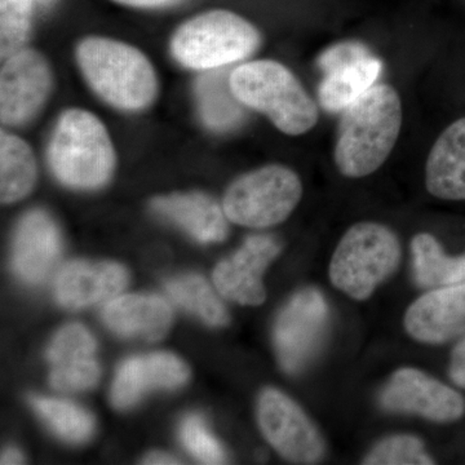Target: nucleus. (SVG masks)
<instances>
[{
    "instance_id": "obj_33",
    "label": "nucleus",
    "mask_w": 465,
    "mask_h": 465,
    "mask_svg": "<svg viewBox=\"0 0 465 465\" xmlns=\"http://www.w3.org/2000/svg\"><path fill=\"white\" fill-rule=\"evenodd\" d=\"M145 464H180L177 459L170 457V455L163 454V452H153L148 455L143 460Z\"/></svg>"
},
{
    "instance_id": "obj_11",
    "label": "nucleus",
    "mask_w": 465,
    "mask_h": 465,
    "mask_svg": "<svg viewBox=\"0 0 465 465\" xmlns=\"http://www.w3.org/2000/svg\"><path fill=\"white\" fill-rule=\"evenodd\" d=\"M52 73L35 50L7 57L0 73V116L5 124H23L42 108L50 94Z\"/></svg>"
},
{
    "instance_id": "obj_14",
    "label": "nucleus",
    "mask_w": 465,
    "mask_h": 465,
    "mask_svg": "<svg viewBox=\"0 0 465 465\" xmlns=\"http://www.w3.org/2000/svg\"><path fill=\"white\" fill-rule=\"evenodd\" d=\"M96 341L81 324H69L58 331L48 349L52 363L50 382L61 391L91 390L100 379L94 358Z\"/></svg>"
},
{
    "instance_id": "obj_19",
    "label": "nucleus",
    "mask_w": 465,
    "mask_h": 465,
    "mask_svg": "<svg viewBox=\"0 0 465 465\" xmlns=\"http://www.w3.org/2000/svg\"><path fill=\"white\" fill-rule=\"evenodd\" d=\"M425 185L440 200L465 201V116L434 143L425 166Z\"/></svg>"
},
{
    "instance_id": "obj_24",
    "label": "nucleus",
    "mask_w": 465,
    "mask_h": 465,
    "mask_svg": "<svg viewBox=\"0 0 465 465\" xmlns=\"http://www.w3.org/2000/svg\"><path fill=\"white\" fill-rule=\"evenodd\" d=\"M36 182L33 150L20 137L0 134V197L3 203L23 200Z\"/></svg>"
},
{
    "instance_id": "obj_29",
    "label": "nucleus",
    "mask_w": 465,
    "mask_h": 465,
    "mask_svg": "<svg viewBox=\"0 0 465 465\" xmlns=\"http://www.w3.org/2000/svg\"><path fill=\"white\" fill-rule=\"evenodd\" d=\"M180 437H182L183 446L201 463H225L224 450L217 442L215 437L208 432L206 425L198 416H188L183 421Z\"/></svg>"
},
{
    "instance_id": "obj_22",
    "label": "nucleus",
    "mask_w": 465,
    "mask_h": 465,
    "mask_svg": "<svg viewBox=\"0 0 465 465\" xmlns=\"http://www.w3.org/2000/svg\"><path fill=\"white\" fill-rule=\"evenodd\" d=\"M231 74L223 67L211 69L195 84L202 119L213 130H232L243 121L242 104L232 91Z\"/></svg>"
},
{
    "instance_id": "obj_28",
    "label": "nucleus",
    "mask_w": 465,
    "mask_h": 465,
    "mask_svg": "<svg viewBox=\"0 0 465 465\" xmlns=\"http://www.w3.org/2000/svg\"><path fill=\"white\" fill-rule=\"evenodd\" d=\"M369 465H430L433 459L425 452L423 440L410 434L381 440L363 460Z\"/></svg>"
},
{
    "instance_id": "obj_8",
    "label": "nucleus",
    "mask_w": 465,
    "mask_h": 465,
    "mask_svg": "<svg viewBox=\"0 0 465 465\" xmlns=\"http://www.w3.org/2000/svg\"><path fill=\"white\" fill-rule=\"evenodd\" d=\"M329 323V307L322 293L304 289L290 299L274 326L278 361L287 374H296L317 353Z\"/></svg>"
},
{
    "instance_id": "obj_23",
    "label": "nucleus",
    "mask_w": 465,
    "mask_h": 465,
    "mask_svg": "<svg viewBox=\"0 0 465 465\" xmlns=\"http://www.w3.org/2000/svg\"><path fill=\"white\" fill-rule=\"evenodd\" d=\"M416 283L423 289H440L465 282V253L450 258L439 241L428 232L415 235L411 243Z\"/></svg>"
},
{
    "instance_id": "obj_15",
    "label": "nucleus",
    "mask_w": 465,
    "mask_h": 465,
    "mask_svg": "<svg viewBox=\"0 0 465 465\" xmlns=\"http://www.w3.org/2000/svg\"><path fill=\"white\" fill-rule=\"evenodd\" d=\"M128 272L113 262H72L61 269L54 295L63 307L82 309L114 299L125 289Z\"/></svg>"
},
{
    "instance_id": "obj_18",
    "label": "nucleus",
    "mask_w": 465,
    "mask_h": 465,
    "mask_svg": "<svg viewBox=\"0 0 465 465\" xmlns=\"http://www.w3.org/2000/svg\"><path fill=\"white\" fill-rule=\"evenodd\" d=\"M173 309L155 295L115 296L103 311V320L112 331L127 338L158 341L170 331Z\"/></svg>"
},
{
    "instance_id": "obj_25",
    "label": "nucleus",
    "mask_w": 465,
    "mask_h": 465,
    "mask_svg": "<svg viewBox=\"0 0 465 465\" xmlns=\"http://www.w3.org/2000/svg\"><path fill=\"white\" fill-rule=\"evenodd\" d=\"M166 289L176 304L200 317L207 324L222 327L229 322L225 305L200 275L174 278L166 284Z\"/></svg>"
},
{
    "instance_id": "obj_30",
    "label": "nucleus",
    "mask_w": 465,
    "mask_h": 465,
    "mask_svg": "<svg viewBox=\"0 0 465 465\" xmlns=\"http://www.w3.org/2000/svg\"><path fill=\"white\" fill-rule=\"evenodd\" d=\"M369 56H372L371 52L362 43L342 42L327 48L321 54L320 58H318V67L326 75L329 73L341 69V67L347 66L349 64L356 63V61Z\"/></svg>"
},
{
    "instance_id": "obj_3",
    "label": "nucleus",
    "mask_w": 465,
    "mask_h": 465,
    "mask_svg": "<svg viewBox=\"0 0 465 465\" xmlns=\"http://www.w3.org/2000/svg\"><path fill=\"white\" fill-rule=\"evenodd\" d=\"M232 94L242 105L258 110L290 136L309 133L318 122V109L299 79L282 64L258 60L235 67Z\"/></svg>"
},
{
    "instance_id": "obj_9",
    "label": "nucleus",
    "mask_w": 465,
    "mask_h": 465,
    "mask_svg": "<svg viewBox=\"0 0 465 465\" xmlns=\"http://www.w3.org/2000/svg\"><path fill=\"white\" fill-rule=\"evenodd\" d=\"M260 428L281 457L299 464H314L324 455V440L314 424L290 397L268 388L260 394Z\"/></svg>"
},
{
    "instance_id": "obj_4",
    "label": "nucleus",
    "mask_w": 465,
    "mask_h": 465,
    "mask_svg": "<svg viewBox=\"0 0 465 465\" xmlns=\"http://www.w3.org/2000/svg\"><path fill=\"white\" fill-rule=\"evenodd\" d=\"M52 173L64 185L97 189L105 185L115 167V152L108 131L92 113L70 109L58 119L48 146Z\"/></svg>"
},
{
    "instance_id": "obj_26",
    "label": "nucleus",
    "mask_w": 465,
    "mask_h": 465,
    "mask_svg": "<svg viewBox=\"0 0 465 465\" xmlns=\"http://www.w3.org/2000/svg\"><path fill=\"white\" fill-rule=\"evenodd\" d=\"M30 401L35 411L61 439L79 443L90 440L94 434V418L81 407L45 397H32Z\"/></svg>"
},
{
    "instance_id": "obj_16",
    "label": "nucleus",
    "mask_w": 465,
    "mask_h": 465,
    "mask_svg": "<svg viewBox=\"0 0 465 465\" xmlns=\"http://www.w3.org/2000/svg\"><path fill=\"white\" fill-rule=\"evenodd\" d=\"M61 247L56 223L45 211H32L21 219L15 235V272L27 283L43 282L60 260Z\"/></svg>"
},
{
    "instance_id": "obj_21",
    "label": "nucleus",
    "mask_w": 465,
    "mask_h": 465,
    "mask_svg": "<svg viewBox=\"0 0 465 465\" xmlns=\"http://www.w3.org/2000/svg\"><path fill=\"white\" fill-rule=\"evenodd\" d=\"M382 70L379 58L369 56L324 75L318 99L330 113L344 112L378 81Z\"/></svg>"
},
{
    "instance_id": "obj_32",
    "label": "nucleus",
    "mask_w": 465,
    "mask_h": 465,
    "mask_svg": "<svg viewBox=\"0 0 465 465\" xmlns=\"http://www.w3.org/2000/svg\"><path fill=\"white\" fill-rule=\"evenodd\" d=\"M114 2L134 8H161L170 7L183 0H114Z\"/></svg>"
},
{
    "instance_id": "obj_13",
    "label": "nucleus",
    "mask_w": 465,
    "mask_h": 465,
    "mask_svg": "<svg viewBox=\"0 0 465 465\" xmlns=\"http://www.w3.org/2000/svg\"><path fill=\"white\" fill-rule=\"evenodd\" d=\"M405 329L412 339L425 344L465 338V282L420 296L407 309Z\"/></svg>"
},
{
    "instance_id": "obj_34",
    "label": "nucleus",
    "mask_w": 465,
    "mask_h": 465,
    "mask_svg": "<svg viewBox=\"0 0 465 465\" xmlns=\"http://www.w3.org/2000/svg\"><path fill=\"white\" fill-rule=\"evenodd\" d=\"M0 463H2L3 465H8V464H23L24 461V457H23V454H21L20 451H18V450H15V449H8V450H5V452H3L2 454V459H0Z\"/></svg>"
},
{
    "instance_id": "obj_10",
    "label": "nucleus",
    "mask_w": 465,
    "mask_h": 465,
    "mask_svg": "<svg viewBox=\"0 0 465 465\" xmlns=\"http://www.w3.org/2000/svg\"><path fill=\"white\" fill-rule=\"evenodd\" d=\"M385 410L420 415L428 420L449 423L465 414V401L457 391L416 369H401L391 375L381 393Z\"/></svg>"
},
{
    "instance_id": "obj_6",
    "label": "nucleus",
    "mask_w": 465,
    "mask_h": 465,
    "mask_svg": "<svg viewBox=\"0 0 465 465\" xmlns=\"http://www.w3.org/2000/svg\"><path fill=\"white\" fill-rule=\"evenodd\" d=\"M260 42L252 24L240 15L217 9L183 23L173 34L171 52L191 69H219L249 57Z\"/></svg>"
},
{
    "instance_id": "obj_17",
    "label": "nucleus",
    "mask_w": 465,
    "mask_h": 465,
    "mask_svg": "<svg viewBox=\"0 0 465 465\" xmlns=\"http://www.w3.org/2000/svg\"><path fill=\"white\" fill-rule=\"evenodd\" d=\"M188 366L170 353H153L125 361L115 376L112 403L116 409L134 405L153 390H173L188 381Z\"/></svg>"
},
{
    "instance_id": "obj_12",
    "label": "nucleus",
    "mask_w": 465,
    "mask_h": 465,
    "mask_svg": "<svg viewBox=\"0 0 465 465\" xmlns=\"http://www.w3.org/2000/svg\"><path fill=\"white\" fill-rule=\"evenodd\" d=\"M281 250L282 243L274 235H251L213 271V283L220 295L242 305L262 304L266 298L262 274Z\"/></svg>"
},
{
    "instance_id": "obj_7",
    "label": "nucleus",
    "mask_w": 465,
    "mask_h": 465,
    "mask_svg": "<svg viewBox=\"0 0 465 465\" xmlns=\"http://www.w3.org/2000/svg\"><path fill=\"white\" fill-rule=\"evenodd\" d=\"M302 195L298 174L284 166H266L241 176L223 201L234 224L262 229L280 224L292 213Z\"/></svg>"
},
{
    "instance_id": "obj_31",
    "label": "nucleus",
    "mask_w": 465,
    "mask_h": 465,
    "mask_svg": "<svg viewBox=\"0 0 465 465\" xmlns=\"http://www.w3.org/2000/svg\"><path fill=\"white\" fill-rule=\"evenodd\" d=\"M449 372L452 381L465 390V338L452 351Z\"/></svg>"
},
{
    "instance_id": "obj_5",
    "label": "nucleus",
    "mask_w": 465,
    "mask_h": 465,
    "mask_svg": "<svg viewBox=\"0 0 465 465\" xmlns=\"http://www.w3.org/2000/svg\"><path fill=\"white\" fill-rule=\"evenodd\" d=\"M401 244L390 228L363 222L344 235L330 264V280L351 299L366 300L399 268Z\"/></svg>"
},
{
    "instance_id": "obj_27",
    "label": "nucleus",
    "mask_w": 465,
    "mask_h": 465,
    "mask_svg": "<svg viewBox=\"0 0 465 465\" xmlns=\"http://www.w3.org/2000/svg\"><path fill=\"white\" fill-rule=\"evenodd\" d=\"M33 0H0V54L3 58L21 50L32 26Z\"/></svg>"
},
{
    "instance_id": "obj_1",
    "label": "nucleus",
    "mask_w": 465,
    "mask_h": 465,
    "mask_svg": "<svg viewBox=\"0 0 465 465\" xmlns=\"http://www.w3.org/2000/svg\"><path fill=\"white\" fill-rule=\"evenodd\" d=\"M402 124L399 94L375 84L344 110L335 146L336 167L344 176L360 179L382 166L396 145Z\"/></svg>"
},
{
    "instance_id": "obj_20",
    "label": "nucleus",
    "mask_w": 465,
    "mask_h": 465,
    "mask_svg": "<svg viewBox=\"0 0 465 465\" xmlns=\"http://www.w3.org/2000/svg\"><path fill=\"white\" fill-rule=\"evenodd\" d=\"M152 208L159 216L182 226L183 231L203 243L224 241L229 226L224 208L202 193L171 194L152 202Z\"/></svg>"
},
{
    "instance_id": "obj_2",
    "label": "nucleus",
    "mask_w": 465,
    "mask_h": 465,
    "mask_svg": "<svg viewBox=\"0 0 465 465\" xmlns=\"http://www.w3.org/2000/svg\"><path fill=\"white\" fill-rule=\"evenodd\" d=\"M76 61L92 90L115 108L143 109L157 96L154 67L133 45L91 36L79 43Z\"/></svg>"
}]
</instances>
